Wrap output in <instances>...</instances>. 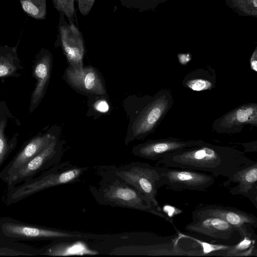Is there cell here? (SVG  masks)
Returning a JSON list of instances; mask_svg holds the SVG:
<instances>
[{"mask_svg": "<svg viewBox=\"0 0 257 257\" xmlns=\"http://www.w3.org/2000/svg\"><path fill=\"white\" fill-rule=\"evenodd\" d=\"M254 162L237 149L204 142L167 154L157 161L156 166L196 170L214 177L228 178Z\"/></svg>", "mask_w": 257, "mask_h": 257, "instance_id": "6da1fadb", "label": "cell"}, {"mask_svg": "<svg viewBox=\"0 0 257 257\" xmlns=\"http://www.w3.org/2000/svg\"><path fill=\"white\" fill-rule=\"evenodd\" d=\"M174 100L169 88L154 95H129L123 101L128 123L124 139L126 145L153 133L172 108Z\"/></svg>", "mask_w": 257, "mask_h": 257, "instance_id": "7a4b0ae2", "label": "cell"}, {"mask_svg": "<svg viewBox=\"0 0 257 257\" xmlns=\"http://www.w3.org/2000/svg\"><path fill=\"white\" fill-rule=\"evenodd\" d=\"M101 176L98 186L89 185V190L95 201L101 205L119 207L146 212L173 224L147 197L110 172L106 166L98 167Z\"/></svg>", "mask_w": 257, "mask_h": 257, "instance_id": "3957f363", "label": "cell"}, {"mask_svg": "<svg viewBox=\"0 0 257 257\" xmlns=\"http://www.w3.org/2000/svg\"><path fill=\"white\" fill-rule=\"evenodd\" d=\"M88 167H77L69 161L58 163L37 177L8 188L6 202L11 205L42 191L79 181Z\"/></svg>", "mask_w": 257, "mask_h": 257, "instance_id": "277c9868", "label": "cell"}, {"mask_svg": "<svg viewBox=\"0 0 257 257\" xmlns=\"http://www.w3.org/2000/svg\"><path fill=\"white\" fill-rule=\"evenodd\" d=\"M0 236L14 241H58L64 238H94L95 237L94 235L26 223L9 216L0 217Z\"/></svg>", "mask_w": 257, "mask_h": 257, "instance_id": "5b68a950", "label": "cell"}, {"mask_svg": "<svg viewBox=\"0 0 257 257\" xmlns=\"http://www.w3.org/2000/svg\"><path fill=\"white\" fill-rule=\"evenodd\" d=\"M107 169L161 209L157 199L160 175L156 166L141 162H132L118 166H106Z\"/></svg>", "mask_w": 257, "mask_h": 257, "instance_id": "8992f818", "label": "cell"}, {"mask_svg": "<svg viewBox=\"0 0 257 257\" xmlns=\"http://www.w3.org/2000/svg\"><path fill=\"white\" fill-rule=\"evenodd\" d=\"M63 149L62 144L55 137L44 150L2 181L10 188L35 177L59 163L63 154Z\"/></svg>", "mask_w": 257, "mask_h": 257, "instance_id": "52a82bcc", "label": "cell"}, {"mask_svg": "<svg viewBox=\"0 0 257 257\" xmlns=\"http://www.w3.org/2000/svg\"><path fill=\"white\" fill-rule=\"evenodd\" d=\"M160 175L159 187L174 190L205 191L215 182L214 177L204 172L189 169L156 166Z\"/></svg>", "mask_w": 257, "mask_h": 257, "instance_id": "ba28073f", "label": "cell"}, {"mask_svg": "<svg viewBox=\"0 0 257 257\" xmlns=\"http://www.w3.org/2000/svg\"><path fill=\"white\" fill-rule=\"evenodd\" d=\"M207 216L225 220L237 229L240 238L253 232V227H257V217L254 215L233 207L201 204L192 212L193 220Z\"/></svg>", "mask_w": 257, "mask_h": 257, "instance_id": "9c48e42d", "label": "cell"}, {"mask_svg": "<svg viewBox=\"0 0 257 257\" xmlns=\"http://www.w3.org/2000/svg\"><path fill=\"white\" fill-rule=\"evenodd\" d=\"M58 37L60 44L69 67L80 69L83 67L85 47L81 32L75 23L65 21L64 15L59 13Z\"/></svg>", "mask_w": 257, "mask_h": 257, "instance_id": "30bf717a", "label": "cell"}, {"mask_svg": "<svg viewBox=\"0 0 257 257\" xmlns=\"http://www.w3.org/2000/svg\"><path fill=\"white\" fill-rule=\"evenodd\" d=\"M246 125L257 126V103L243 104L215 119L212 131L220 134L232 135L240 133Z\"/></svg>", "mask_w": 257, "mask_h": 257, "instance_id": "8fae6325", "label": "cell"}, {"mask_svg": "<svg viewBox=\"0 0 257 257\" xmlns=\"http://www.w3.org/2000/svg\"><path fill=\"white\" fill-rule=\"evenodd\" d=\"M185 230L210 242H228L233 239L235 233H239L235 227L223 219L215 216L194 220L186 226Z\"/></svg>", "mask_w": 257, "mask_h": 257, "instance_id": "7c38bea8", "label": "cell"}, {"mask_svg": "<svg viewBox=\"0 0 257 257\" xmlns=\"http://www.w3.org/2000/svg\"><path fill=\"white\" fill-rule=\"evenodd\" d=\"M204 142L201 140H185L172 137L150 140L134 146L132 153L139 157L157 161L171 153L198 146Z\"/></svg>", "mask_w": 257, "mask_h": 257, "instance_id": "4fadbf2b", "label": "cell"}, {"mask_svg": "<svg viewBox=\"0 0 257 257\" xmlns=\"http://www.w3.org/2000/svg\"><path fill=\"white\" fill-rule=\"evenodd\" d=\"M64 79L74 89L87 95H107L104 82L99 72L88 66L80 69L67 67Z\"/></svg>", "mask_w": 257, "mask_h": 257, "instance_id": "5bb4252c", "label": "cell"}, {"mask_svg": "<svg viewBox=\"0 0 257 257\" xmlns=\"http://www.w3.org/2000/svg\"><path fill=\"white\" fill-rule=\"evenodd\" d=\"M176 243L186 253V256H225L226 251L231 245L214 244L177 230Z\"/></svg>", "mask_w": 257, "mask_h": 257, "instance_id": "9a60e30c", "label": "cell"}, {"mask_svg": "<svg viewBox=\"0 0 257 257\" xmlns=\"http://www.w3.org/2000/svg\"><path fill=\"white\" fill-rule=\"evenodd\" d=\"M56 136L50 134L38 136L26 144L0 172V179L15 172L24 164L44 150Z\"/></svg>", "mask_w": 257, "mask_h": 257, "instance_id": "2e32d148", "label": "cell"}, {"mask_svg": "<svg viewBox=\"0 0 257 257\" xmlns=\"http://www.w3.org/2000/svg\"><path fill=\"white\" fill-rule=\"evenodd\" d=\"M230 182L237 183L229 192L234 195H241L247 198L257 208V163L237 171L228 178Z\"/></svg>", "mask_w": 257, "mask_h": 257, "instance_id": "e0dca14e", "label": "cell"}, {"mask_svg": "<svg viewBox=\"0 0 257 257\" xmlns=\"http://www.w3.org/2000/svg\"><path fill=\"white\" fill-rule=\"evenodd\" d=\"M173 240L142 246H124L115 249L113 254L147 255H185V252Z\"/></svg>", "mask_w": 257, "mask_h": 257, "instance_id": "ac0fdd59", "label": "cell"}, {"mask_svg": "<svg viewBox=\"0 0 257 257\" xmlns=\"http://www.w3.org/2000/svg\"><path fill=\"white\" fill-rule=\"evenodd\" d=\"M182 83L184 87L195 91L210 90L216 85L215 70L208 65L194 69L185 75Z\"/></svg>", "mask_w": 257, "mask_h": 257, "instance_id": "d6986e66", "label": "cell"}, {"mask_svg": "<svg viewBox=\"0 0 257 257\" xmlns=\"http://www.w3.org/2000/svg\"><path fill=\"white\" fill-rule=\"evenodd\" d=\"M51 64V54L46 51L34 69V75L37 80V83L32 95L31 110L38 105L44 95L50 79Z\"/></svg>", "mask_w": 257, "mask_h": 257, "instance_id": "ffe728a7", "label": "cell"}, {"mask_svg": "<svg viewBox=\"0 0 257 257\" xmlns=\"http://www.w3.org/2000/svg\"><path fill=\"white\" fill-rule=\"evenodd\" d=\"M41 255L66 256L72 255H95L98 252L90 248L82 241L56 242L41 248Z\"/></svg>", "mask_w": 257, "mask_h": 257, "instance_id": "44dd1931", "label": "cell"}, {"mask_svg": "<svg viewBox=\"0 0 257 257\" xmlns=\"http://www.w3.org/2000/svg\"><path fill=\"white\" fill-rule=\"evenodd\" d=\"M41 255V248L14 241L0 236V256H34Z\"/></svg>", "mask_w": 257, "mask_h": 257, "instance_id": "7402d4cb", "label": "cell"}, {"mask_svg": "<svg viewBox=\"0 0 257 257\" xmlns=\"http://www.w3.org/2000/svg\"><path fill=\"white\" fill-rule=\"evenodd\" d=\"M255 239L256 235L254 232L243 236L236 244L231 245L230 248L226 251L225 256H256Z\"/></svg>", "mask_w": 257, "mask_h": 257, "instance_id": "603a6c76", "label": "cell"}, {"mask_svg": "<svg viewBox=\"0 0 257 257\" xmlns=\"http://www.w3.org/2000/svg\"><path fill=\"white\" fill-rule=\"evenodd\" d=\"M225 5L239 16L257 17V0H224Z\"/></svg>", "mask_w": 257, "mask_h": 257, "instance_id": "cb8c5ba5", "label": "cell"}, {"mask_svg": "<svg viewBox=\"0 0 257 257\" xmlns=\"http://www.w3.org/2000/svg\"><path fill=\"white\" fill-rule=\"evenodd\" d=\"M47 0H20L24 11L37 20L45 19Z\"/></svg>", "mask_w": 257, "mask_h": 257, "instance_id": "d4e9b609", "label": "cell"}, {"mask_svg": "<svg viewBox=\"0 0 257 257\" xmlns=\"http://www.w3.org/2000/svg\"><path fill=\"white\" fill-rule=\"evenodd\" d=\"M93 97L89 98V111H90V114L93 113L97 114L106 113L110 110V104L107 100V95H91Z\"/></svg>", "mask_w": 257, "mask_h": 257, "instance_id": "484cf974", "label": "cell"}, {"mask_svg": "<svg viewBox=\"0 0 257 257\" xmlns=\"http://www.w3.org/2000/svg\"><path fill=\"white\" fill-rule=\"evenodd\" d=\"M75 0H52L55 8L63 13L69 22L75 23Z\"/></svg>", "mask_w": 257, "mask_h": 257, "instance_id": "4316f807", "label": "cell"}, {"mask_svg": "<svg viewBox=\"0 0 257 257\" xmlns=\"http://www.w3.org/2000/svg\"><path fill=\"white\" fill-rule=\"evenodd\" d=\"M6 120L0 121V167L14 148L13 144L9 142L5 135Z\"/></svg>", "mask_w": 257, "mask_h": 257, "instance_id": "83f0119b", "label": "cell"}, {"mask_svg": "<svg viewBox=\"0 0 257 257\" xmlns=\"http://www.w3.org/2000/svg\"><path fill=\"white\" fill-rule=\"evenodd\" d=\"M16 70L11 55L0 56V77L13 74Z\"/></svg>", "mask_w": 257, "mask_h": 257, "instance_id": "f1b7e54d", "label": "cell"}, {"mask_svg": "<svg viewBox=\"0 0 257 257\" xmlns=\"http://www.w3.org/2000/svg\"><path fill=\"white\" fill-rule=\"evenodd\" d=\"M132 1H133V4H136V7L141 9L143 11L155 9L159 5L157 0Z\"/></svg>", "mask_w": 257, "mask_h": 257, "instance_id": "f546056e", "label": "cell"}, {"mask_svg": "<svg viewBox=\"0 0 257 257\" xmlns=\"http://www.w3.org/2000/svg\"><path fill=\"white\" fill-rule=\"evenodd\" d=\"M95 0H77L78 7L81 14L85 16L90 12Z\"/></svg>", "mask_w": 257, "mask_h": 257, "instance_id": "4dcf8cb0", "label": "cell"}, {"mask_svg": "<svg viewBox=\"0 0 257 257\" xmlns=\"http://www.w3.org/2000/svg\"><path fill=\"white\" fill-rule=\"evenodd\" d=\"M250 67L252 70L257 72V46L254 49L250 58Z\"/></svg>", "mask_w": 257, "mask_h": 257, "instance_id": "1f68e13d", "label": "cell"}, {"mask_svg": "<svg viewBox=\"0 0 257 257\" xmlns=\"http://www.w3.org/2000/svg\"><path fill=\"white\" fill-rule=\"evenodd\" d=\"M244 148L245 152H257V141H255L253 142L247 143H241Z\"/></svg>", "mask_w": 257, "mask_h": 257, "instance_id": "d6a6232c", "label": "cell"}, {"mask_svg": "<svg viewBox=\"0 0 257 257\" xmlns=\"http://www.w3.org/2000/svg\"><path fill=\"white\" fill-rule=\"evenodd\" d=\"M178 58L180 64L186 65L191 59V55L190 53H180L178 54Z\"/></svg>", "mask_w": 257, "mask_h": 257, "instance_id": "836d02e7", "label": "cell"}, {"mask_svg": "<svg viewBox=\"0 0 257 257\" xmlns=\"http://www.w3.org/2000/svg\"><path fill=\"white\" fill-rule=\"evenodd\" d=\"M167 1V0H157L159 4H161V3H163Z\"/></svg>", "mask_w": 257, "mask_h": 257, "instance_id": "e575fe53", "label": "cell"}, {"mask_svg": "<svg viewBox=\"0 0 257 257\" xmlns=\"http://www.w3.org/2000/svg\"><path fill=\"white\" fill-rule=\"evenodd\" d=\"M125 0H120V1L121 2V3H122L124 1H125Z\"/></svg>", "mask_w": 257, "mask_h": 257, "instance_id": "d590c367", "label": "cell"}, {"mask_svg": "<svg viewBox=\"0 0 257 257\" xmlns=\"http://www.w3.org/2000/svg\"><path fill=\"white\" fill-rule=\"evenodd\" d=\"M75 1L77 2V0H75Z\"/></svg>", "mask_w": 257, "mask_h": 257, "instance_id": "8d00e7d4", "label": "cell"}]
</instances>
